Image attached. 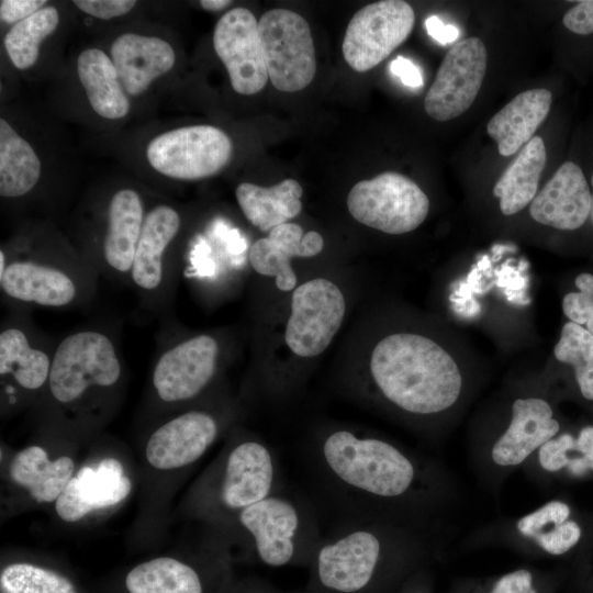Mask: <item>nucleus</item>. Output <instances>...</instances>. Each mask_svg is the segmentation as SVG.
I'll use <instances>...</instances> for the list:
<instances>
[{"instance_id": "obj_10", "label": "nucleus", "mask_w": 593, "mask_h": 593, "mask_svg": "<svg viewBox=\"0 0 593 593\" xmlns=\"http://www.w3.org/2000/svg\"><path fill=\"white\" fill-rule=\"evenodd\" d=\"M488 52L479 37L457 42L445 55L429 87L424 108L444 122L466 112L475 100L485 76Z\"/></svg>"}, {"instance_id": "obj_20", "label": "nucleus", "mask_w": 593, "mask_h": 593, "mask_svg": "<svg viewBox=\"0 0 593 593\" xmlns=\"http://www.w3.org/2000/svg\"><path fill=\"white\" fill-rule=\"evenodd\" d=\"M273 462L269 450L256 441L238 445L228 456L221 489L230 508H245L269 496Z\"/></svg>"}, {"instance_id": "obj_22", "label": "nucleus", "mask_w": 593, "mask_h": 593, "mask_svg": "<svg viewBox=\"0 0 593 593\" xmlns=\"http://www.w3.org/2000/svg\"><path fill=\"white\" fill-rule=\"evenodd\" d=\"M0 284L12 299L45 306L67 305L77 293L75 282L66 272L33 261L9 264Z\"/></svg>"}, {"instance_id": "obj_26", "label": "nucleus", "mask_w": 593, "mask_h": 593, "mask_svg": "<svg viewBox=\"0 0 593 593\" xmlns=\"http://www.w3.org/2000/svg\"><path fill=\"white\" fill-rule=\"evenodd\" d=\"M74 461L67 456L51 460L40 446L21 450L12 460V481L27 490L38 503L56 501L74 474Z\"/></svg>"}, {"instance_id": "obj_5", "label": "nucleus", "mask_w": 593, "mask_h": 593, "mask_svg": "<svg viewBox=\"0 0 593 593\" xmlns=\"http://www.w3.org/2000/svg\"><path fill=\"white\" fill-rule=\"evenodd\" d=\"M258 32L271 83L295 92L311 83L316 59L311 29L299 13L273 9L258 21Z\"/></svg>"}, {"instance_id": "obj_33", "label": "nucleus", "mask_w": 593, "mask_h": 593, "mask_svg": "<svg viewBox=\"0 0 593 593\" xmlns=\"http://www.w3.org/2000/svg\"><path fill=\"white\" fill-rule=\"evenodd\" d=\"M58 22L56 8L46 7L11 27L4 37V46L16 68L26 69L35 64L40 44L56 30Z\"/></svg>"}, {"instance_id": "obj_17", "label": "nucleus", "mask_w": 593, "mask_h": 593, "mask_svg": "<svg viewBox=\"0 0 593 593\" xmlns=\"http://www.w3.org/2000/svg\"><path fill=\"white\" fill-rule=\"evenodd\" d=\"M239 521L253 535L258 557L265 564L282 567L293 559L299 516L289 501L267 496L243 508Z\"/></svg>"}, {"instance_id": "obj_16", "label": "nucleus", "mask_w": 593, "mask_h": 593, "mask_svg": "<svg viewBox=\"0 0 593 593\" xmlns=\"http://www.w3.org/2000/svg\"><path fill=\"white\" fill-rule=\"evenodd\" d=\"M560 424L551 406L542 399H517L506 430L491 449L492 461L500 467H515L526 460L546 441L556 437Z\"/></svg>"}, {"instance_id": "obj_9", "label": "nucleus", "mask_w": 593, "mask_h": 593, "mask_svg": "<svg viewBox=\"0 0 593 593\" xmlns=\"http://www.w3.org/2000/svg\"><path fill=\"white\" fill-rule=\"evenodd\" d=\"M382 562L376 534L356 530L317 552L314 582L318 593H371Z\"/></svg>"}, {"instance_id": "obj_47", "label": "nucleus", "mask_w": 593, "mask_h": 593, "mask_svg": "<svg viewBox=\"0 0 593 593\" xmlns=\"http://www.w3.org/2000/svg\"><path fill=\"white\" fill-rule=\"evenodd\" d=\"M585 466L588 470H593V454L590 455L586 459H584Z\"/></svg>"}, {"instance_id": "obj_38", "label": "nucleus", "mask_w": 593, "mask_h": 593, "mask_svg": "<svg viewBox=\"0 0 593 593\" xmlns=\"http://www.w3.org/2000/svg\"><path fill=\"white\" fill-rule=\"evenodd\" d=\"M75 5L82 12L102 20L123 15L131 11L134 0H76Z\"/></svg>"}, {"instance_id": "obj_39", "label": "nucleus", "mask_w": 593, "mask_h": 593, "mask_svg": "<svg viewBox=\"0 0 593 593\" xmlns=\"http://www.w3.org/2000/svg\"><path fill=\"white\" fill-rule=\"evenodd\" d=\"M563 25L580 35L593 33V0L577 2L562 18Z\"/></svg>"}, {"instance_id": "obj_27", "label": "nucleus", "mask_w": 593, "mask_h": 593, "mask_svg": "<svg viewBox=\"0 0 593 593\" xmlns=\"http://www.w3.org/2000/svg\"><path fill=\"white\" fill-rule=\"evenodd\" d=\"M77 72L92 109L102 118L121 119L130 110L112 59L101 49L83 51L77 59Z\"/></svg>"}, {"instance_id": "obj_45", "label": "nucleus", "mask_w": 593, "mask_h": 593, "mask_svg": "<svg viewBox=\"0 0 593 593\" xmlns=\"http://www.w3.org/2000/svg\"><path fill=\"white\" fill-rule=\"evenodd\" d=\"M230 0H201L200 5L209 11H219L231 4Z\"/></svg>"}, {"instance_id": "obj_2", "label": "nucleus", "mask_w": 593, "mask_h": 593, "mask_svg": "<svg viewBox=\"0 0 593 593\" xmlns=\"http://www.w3.org/2000/svg\"><path fill=\"white\" fill-rule=\"evenodd\" d=\"M323 456L343 482L380 497L403 495L416 475L412 460L395 446L378 438H359L347 430L327 437Z\"/></svg>"}, {"instance_id": "obj_18", "label": "nucleus", "mask_w": 593, "mask_h": 593, "mask_svg": "<svg viewBox=\"0 0 593 593\" xmlns=\"http://www.w3.org/2000/svg\"><path fill=\"white\" fill-rule=\"evenodd\" d=\"M323 237L314 231L303 233L294 223L273 227L267 237L256 240L249 250V262L260 275L275 277L282 291L295 287L296 276L290 265L292 257H313L322 251Z\"/></svg>"}, {"instance_id": "obj_32", "label": "nucleus", "mask_w": 593, "mask_h": 593, "mask_svg": "<svg viewBox=\"0 0 593 593\" xmlns=\"http://www.w3.org/2000/svg\"><path fill=\"white\" fill-rule=\"evenodd\" d=\"M52 361L41 349L33 348L19 328L0 334V374H11L26 390L41 388L49 377Z\"/></svg>"}, {"instance_id": "obj_41", "label": "nucleus", "mask_w": 593, "mask_h": 593, "mask_svg": "<svg viewBox=\"0 0 593 593\" xmlns=\"http://www.w3.org/2000/svg\"><path fill=\"white\" fill-rule=\"evenodd\" d=\"M44 0H2L0 18L5 23H18L31 16L45 4Z\"/></svg>"}, {"instance_id": "obj_12", "label": "nucleus", "mask_w": 593, "mask_h": 593, "mask_svg": "<svg viewBox=\"0 0 593 593\" xmlns=\"http://www.w3.org/2000/svg\"><path fill=\"white\" fill-rule=\"evenodd\" d=\"M217 356V343L209 335L189 338L166 350L153 372L158 396L177 402L197 395L213 377Z\"/></svg>"}, {"instance_id": "obj_36", "label": "nucleus", "mask_w": 593, "mask_h": 593, "mask_svg": "<svg viewBox=\"0 0 593 593\" xmlns=\"http://www.w3.org/2000/svg\"><path fill=\"white\" fill-rule=\"evenodd\" d=\"M578 292L564 295L562 310L564 315L579 325H585L593 334V275L581 273L575 278Z\"/></svg>"}, {"instance_id": "obj_48", "label": "nucleus", "mask_w": 593, "mask_h": 593, "mask_svg": "<svg viewBox=\"0 0 593 593\" xmlns=\"http://www.w3.org/2000/svg\"><path fill=\"white\" fill-rule=\"evenodd\" d=\"M248 593H276V592L270 591V590H265V589H258V590H255V591H250Z\"/></svg>"}, {"instance_id": "obj_3", "label": "nucleus", "mask_w": 593, "mask_h": 593, "mask_svg": "<svg viewBox=\"0 0 593 593\" xmlns=\"http://www.w3.org/2000/svg\"><path fill=\"white\" fill-rule=\"evenodd\" d=\"M347 206L353 217L366 226L404 234L424 222L429 200L409 177L385 171L357 182L348 193Z\"/></svg>"}, {"instance_id": "obj_25", "label": "nucleus", "mask_w": 593, "mask_h": 593, "mask_svg": "<svg viewBox=\"0 0 593 593\" xmlns=\"http://www.w3.org/2000/svg\"><path fill=\"white\" fill-rule=\"evenodd\" d=\"M303 190L294 179H284L271 187H261L250 182L237 186V202L247 220L262 232L287 223L302 209Z\"/></svg>"}, {"instance_id": "obj_42", "label": "nucleus", "mask_w": 593, "mask_h": 593, "mask_svg": "<svg viewBox=\"0 0 593 593\" xmlns=\"http://www.w3.org/2000/svg\"><path fill=\"white\" fill-rule=\"evenodd\" d=\"M390 70L407 87L418 88L423 86L421 70L405 57L399 56L393 59L390 64Z\"/></svg>"}, {"instance_id": "obj_40", "label": "nucleus", "mask_w": 593, "mask_h": 593, "mask_svg": "<svg viewBox=\"0 0 593 593\" xmlns=\"http://www.w3.org/2000/svg\"><path fill=\"white\" fill-rule=\"evenodd\" d=\"M490 593H537L533 575L526 569H519L502 575Z\"/></svg>"}, {"instance_id": "obj_21", "label": "nucleus", "mask_w": 593, "mask_h": 593, "mask_svg": "<svg viewBox=\"0 0 593 593\" xmlns=\"http://www.w3.org/2000/svg\"><path fill=\"white\" fill-rule=\"evenodd\" d=\"M552 102L548 89H530L518 93L486 125V132L497 144L502 156L519 152L547 118Z\"/></svg>"}, {"instance_id": "obj_34", "label": "nucleus", "mask_w": 593, "mask_h": 593, "mask_svg": "<svg viewBox=\"0 0 593 593\" xmlns=\"http://www.w3.org/2000/svg\"><path fill=\"white\" fill-rule=\"evenodd\" d=\"M0 593H79L60 572L31 562H13L2 568Z\"/></svg>"}, {"instance_id": "obj_31", "label": "nucleus", "mask_w": 593, "mask_h": 593, "mask_svg": "<svg viewBox=\"0 0 593 593\" xmlns=\"http://www.w3.org/2000/svg\"><path fill=\"white\" fill-rule=\"evenodd\" d=\"M41 176V161L31 147L4 120H0V195L27 193Z\"/></svg>"}, {"instance_id": "obj_4", "label": "nucleus", "mask_w": 593, "mask_h": 593, "mask_svg": "<svg viewBox=\"0 0 593 593\" xmlns=\"http://www.w3.org/2000/svg\"><path fill=\"white\" fill-rule=\"evenodd\" d=\"M121 376V363L111 339L102 333L82 331L58 345L48 377L55 400L70 403L89 389L109 388Z\"/></svg>"}, {"instance_id": "obj_44", "label": "nucleus", "mask_w": 593, "mask_h": 593, "mask_svg": "<svg viewBox=\"0 0 593 593\" xmlns=\"http://www.w3.org/2000/svg\"><path fill=\"white\" fill-rule=\"evenodd\" d=\"M575 451L583 460L593 454V426H586L580 430L575 438Z\"/></svg>"}, {"instance_id": "obj_30", "label": "nucleus", "mask_w": 593, "mask_h": 593, "mask_svg": "<svg viewBox=\"0 0 593 593\" xmlns=\"http://www.w3.org/2000/svg\"><path fill=\"white\" fill-rule=\"evenodd\" d=\"M570 515L567 503L553 500L521 517L516 527L544 551L559 556L573 548L582 535L580 525Z\"/></svg>"}, {"instance_id": "obj_15", "label": "nucleus", "mask_w": 593, "mask_h": 593, "mask_svg": "<svg viewBox=\"0 0 593 593\" xmlns=\"http://www.w3.org/2000/svg\"><path fill=\"white\" fill-rule=\"evenodd\" d=\"M592 197L582 169L563 163L529 206L530 216L540 224L572 231L584 224Z\"/></svg>"}, {"instance_id": "obj_6", "label": "nucleus", "mask_w": 593, "mask_h": 593, "mask_svg": "<svg viewBox=\"0 0 593 593\" xmlns=\"http://www.w3.org/2000/svg\"><path fill=\"white\" fill-rule=\"evenodd\" d=\"M233 144L212 125H192L163 133L150 141L146 157L158 172L175 179L211 177L230 161Z\"/></svg>"}, {"instance_id": "obj_1", "label": "nucleus", "mask_w": 593, "mask_h": 593, "mask_svg": "<svg viewBox=\"0 0 593 593\" xmlns=\"http://www.w3.org/2000/svg\"><path fill=\"white\" fill-rule=\"evenodd\" d=\"M370 372L381 394L396 407L418 415L450 409L462 390L452 357L422 335L396 333L373 348Z\"/></svg>"}, {"instance_id": "obj_19", "label": "nucleus", "mask_w": 593, "mask_h": 593, "mask_svg": "<svg viewBox=\"0 0 593 593\" xmlns=\"http://www.w3.org/2000/svg\"><path fill=\"white\" fill-rule=\"evenodd\" d=\"M171 45L156 36L125 33L111 46V59L125 92L137 96L175 64Z\"/></svg>"}, {"instance_id": "obj_29", "label": "nucleus", "mask_w": 593, "mask_h": 593, "mask_svg": "<svg viewBox=\"0 0 593 593\" xmlns=\"http://www.w3.org/2000/svg\"><path fill=\"white\" fill-rule=\"evenodd\" d=\"M124 586L127 593H208L201 573L171 557L136 564L125 575Z\"/></svg>"}, {"instance_id": "obj_24", "label": "nucleus", "mask_w": 593, "mask_h": 593, "mask_svg": "<svg viewBox=\"0 0 593 593\" xmlns=\"http://www.w3.org/2000/svg\"><path fill=\"white\" fill-rule=\"evenodd\" d=\"M143 223L139 195L131 189L115 192L109 204L108 230L103 242L104 259L114 270L131 272Z\"/></svg>"}, {"instance_id": "obj_37", "label": "nucleus", "mask_w": 593, "mask_h": 593, "mask_svg": "<svg viewBox=\"0 0 593 593\" xmlns=\"http://www.w3.org/2000/svg\"><path fill=\"white\" fill-rule=\"evenodd\" d=\"M575 450V438L564 433L546 441L538 449V460L541 468L548 472H558L567 468L570 452Z\"/></svg>"}, {"instance_id": "obj_43", "label": "nucleus", "mask_w": 593, "mask_h": 593, "mask_svg": "<svg viewBox=\"0 0 593 593\" xmlns=\"http://www.w3.org/2000/svg\"><path fill=\"white\" fill-rule=\"evenodd\" d=\"M427 33L438 43L446 45L459 36V30L452 24H444L437 15H430L426 22Z\"/></svg>"}, {"instance_id": "obj_49", "label": "nucleus", "mask_w": 593, "mask_h": 593, "mask_svg": "<svg viewBox=\"0 0 593 593\" xmlns=\"http://www.w3.org/2000/svg\"><path fill=\"white\" fill-rule=\"evenodd\" d=\"M591 183H592V187H593V175H592V178H591Z\"/></svg>"}, {"instance_id": "obj_28", "label": "nucleus", "mask_w": 593, "mask_h": 593, "mask_svg": "<svg viewBox=\"0 0 593 593\" xmlns=\"http://www.w3.org/2000/svg\"><path fill=\"white\" fill-rule=\"evenodd\" d=\"M546 147L539 136H534L517 154L493 187L504 215H513L526 208L536 197L538 183L546 165Z\"/></svg>"}, {"instance_id": "obj_35", "label": "nucleus", "mask_w": 593, "mask_h": 593, "mask_svg": "<svg viewBox=\"0 0 593 593\" xmlns=\"http://www.w3.org/2000/svg\"><path fill=\"white\" fill-rule=\"evenodd\" d=\"M555 357L574 368L580 392L593 400V334L573 322L563 325L553 349Z\"/></svg>"}, {"instance_id": "obj_13", "label": "nucleus", "mask_w": 593, "mask_h": 593, "mask_svg": "<svg viewBox=\"0 0 593 593\" xmlns=\"http://www.w3.org/2000/svg\"><path fill=\"white\" fill-rule=\"evenodd\" d=\"M131 488L122 463L104 458L96 467L85 466L72 475L55 501L56 513L65 522H77L92 511L119 504Z\"/></svg>"}, {"instance_id": "obj_7", "label": "nucleus", "mask_w": 593, "mask_h": 593, "mask_svg": "<svg viewBox=\"0 0 593 593\" xmlns=\"http://www.w3.org/2000/svg\"><path fill=\"white\" fill-rule=\"evenodd\" d=\"M413 8L402 0L377 1L358 10L349 21L342 44L346 63L363 72L379 65L411 34Z\"/></svg>"}, {"instance_id": "obj_46", "label": "nucleus", "mask_w": 593, "mask_h": 593, "mask_svg": "<svg viewBox=\"0 0 593 593\" xmlns=\"http://www.w3.org/2000/svg\"><path fill=\"white\" fill-rule=\"evenodd\" d=\"M7 262H5V255L3 250L0 251V278L4 275V271L7 269Z\"/></svg>"}, {"instance_id": "obj_8", "label": "nucleus", "mask_w": 593, "mask_h": 593, "mask_svg": "<svg viewBox=\"0 0 593 593\" xmlns=\"http://www.w3.org/2000/svg\"><path fill=\"white\" fill-rule=\"evenodd\" d=\"M346 311L339 288L324 278L298 287L291 301L284 339L300 357L322 354L339 329Z\"/></svg>"}, {"instance_id": "obj_11", "label": "nucleus", "mask_w": 593, "mask_h": 593, "mask_svg": "<svg viewBox=\"0 0 593 593\" xmlns=\"http://www.w3.org/2000/svg\"><path fill=\"white\" fill-rule=\"evenodd\" d=\"M213 45L236 92L250 96L264 89L269 77L258 21L249 10L238 7L224 13L214 27Z\"/></svg>"}, {"instance_id": "obj_14", "label": "nucleus", "mask_w": 593, "mask_h": 593, "mask_svg": "<svg viewBox=\"0 0 593 593\" xmlns=\"http://www.w3.org/2000/svg\"><path fill=\"white\" fill-rule=\"evenodd\" d=\"M216 435L217 425L211 415L187 412L152 434L145 450L147 461L160 470L188 466L206 451Z\"/></svg>"}, {"instance_id": "obj_23", "label": "nucleus", "mask_w": 593, "mask_h": 593, "mask_svg": "<svg viewBox=\"0 0 593 593\" xmlns=\"http://www.w3.org/2000/svg\"><path fill=\"white\" fill-rule=\"evenodd\" d=\"M179 227V214L168 205H158L145 216L131 270L139 288L154 290L160 284L163 256Z\"/></svg>"}]
</instances>
